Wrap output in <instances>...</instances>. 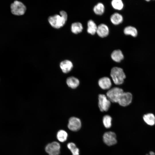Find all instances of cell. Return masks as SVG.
Listing matches in <instances>:
<instances>
[{
    "label": "cell",
    "mask_w": 155,
    "mask_h": 155,
    "mask_svg": "<svg viewBox=\"0 0 155 155\" xmlns=\"http://www.w3.org/2000/svg\"><path fill=\"white\" fill-rule=\"evenodd\" d=\"M60 14H56L48 18L49 24L54 28L58 29L63 27L67 20V15L65 11H61Z\"/></svg>",
    "instance_id": "cell-1"
},
{
    "label": "cell",
    "mask_w": 155,
    "mask_h": 155,
    "mask_svg": "<svg viewBox=\"0 0 155 155\" xmlns=\"http://www.w3.org/2000/svg\"><path fill=\"white\" fill-rule=\"evenodd\" d=\"M110 74L114 83L117 85L122 84L126 78L123 69L117 67H113L112 69Z\"/></svg>",
    "instance_id": "cell-2"
},
{
    "label": "cell",
    "mask_w": 155,
    "mask_h": 155,
    "mask_svg": "<svg viewBox=\"0 0 155 155\" xmlns=\"http://www.w3.org/2000/svg\"><path fill=\"white\" fill-rule=\"evenodd\" d=\"M11 13L16 16L22 15L25 13L26 7L22 2L16 0L12 3L10 5Z\"/></svg>",
    "instance_id": "cell-3"
},
{
    "label": "cell",
    "mask_w": 155,
    "mask_h": 155,
    "mask_svg": "<svg viewBox=\"0 0 155 155\" xmlns=\"http://www.w3.org/2000/svg\"><path fill=\"white\" fill-rule=\"evenodd\" d=\"M122 89L117 87L109 90L106 93V96L113 102H118L120 96L123 92Z\"/></svg>",
    "instance_id": "cell-4"
},
{
    "label": "cell",
    "mask_w": 155,
    "mask_h": 155,
    "mask_svg": "<svg viewBox=\"0 0 155 155\" xmlns=\"http://www.w3.org/2000/svg\"><path fill=\"white\" fill-rule=\"evenodd\" d=\"M60 148V144L57 142H53L46 145L45 150L49 155H59Z\"/></svg>",
    "instance_id": "cell-5"
},
{
    "label": "cell",
    "mask_w": 155,
    "mask_h": 155,
    "mask_svg": "<svg viewBox=\"0 0 155 155\" xmlns=\"http://www.w3.org/2000/svg\"><path fill=\"white\" fill-rule=\"evenodd\" d=\"M111 106V101L107 96L103 94L98 96V106L101 111H106Z\"/></svg>",
    "instance_id": "cell-6"
},
{
    "label": "cell",
    "mask_w": 155,
    "mask_h": 155,
    "mask_svg": "<svg viewBox=\"0 0 155 155\" xmlns=\"http://www.w3.org/2000/svg\"><path fill=\"white\" fill-rule=\"evenodd\" d=\"M81 127L80 119L75 117L70 118L68 121V127L70 130L76 131H78Z\"/></svg>",
    "instance_id": "cell-7"
},
{
    "label": "cell",
    "mask_w": 155,
    "mask_h": 155,
    "mask_svg": "<svg viewBox=\"0 0 155 155\" xmlns=\"http://www.w3.org/2000/svg\"><path fill=\"white\" fill-rule=\"evenodd\" d=\"M103 140L104 142L108 146L114 145L117 142L116 134L112 131L106 132L103 135Z\"/></svg>",
    "instance_id": "cell-8"
},
{
    "label": "cell",
    "mask_w": 155,
    "mask_h": 155,
    "mask_svg": "<svg viewBox=\"0 0 155 155\" xmlns=\"http://www.w3.org/2000/svg\"><path fill=\"white\" fill-rule=\"evenodd\" d=\"M132 100V95L131 93L123 92L120 96L118 103L122 106H125L131 103Z\"/></svg>",
    "instance_id": "cell-9"
},
{
    "label": "cell",
    "mask_w": 155,
    "mask_h": 155,
    "mask_svg": "<svg viewBox=\"0 0 155 155\" xmlns=\"http://www.w3.org/2000/svg\"><path fill=\"white\" fill-rule=\"evenodd\" d=\"M109 32V28L105 24H102L97 27L96 33L100 37L102 38L106 37L108 34Z\"/></svg>",
    "instance_id": "cell-10"
},
{
    "label": "cell",
    "mask_w": 155,
    "mask_h": 155,
    "mask_svg": "<svg viewBox=\"0 0 155 155\" xmlns=\"http://www.w3.org/2000/svg\"><path fill=\"white\" fill-rule=\"evenodd\" d=\"M60 67L62 72L64 73H66L71 70L73 67V64L71 61L66 60L60 63Z\"/></svg>",
    "instance_id": "cell-11"
},
{
    "label": "cell",
    "mask_w": 155,
    "mask_h": 155,
    "mask_svg": "<svg viewBox=\"0 0 155 155\" xmlns=\"http://www.w3.org/2000/svg\"><path fill=\"white\" fill-rule=\"evenodd\" d=\"M98 84L99 86L103 90L109 89L112 85L110 79L107 77H104L100 78L98 81Z\"/></svg>",
    "instance_id": "cell-12"
},
{
    "label": "cell",
    "mask_w": 155,
    "mask_h": 155,
    "mask_svg": "<svg viewBox=\"0 0 155 155\" xmlns=\"http://www.w3.org/2000/svg\"><path fill=\"white\" fill-rule=\"evenodd\" d=\"M143 119L145 123L149 126H152L155 125V116L152 113L144 114Z\"/></svg>",
    "instance_id": "cell-13"
},
{
    "label": "cell",
    "mask_w": 155,
    "mask_h": 155,
    "mask_svg": "<svg viewBox=\"0 0 155 155\" xmlns=\"http://www.w3.org/2000/svg\"><path fill=\"white\" fill-rule=\"evenodd\" d=\"M66 82L68 86L72 89L76 88L80 84L79 80L77 78L72 76L67 78Z\"/></svg>",
    "instance_id": "cell-14"
},
{
    "label": "cell",
    "mask_w": 155,
    "mask_h": 155,
    "mask_svg": "<svg viewBox=\"0 0 155 155\" xmlns=\"http://www.w3.org/2000/svg\"><path fill=\"white\" fill-rule=\"evenodd\" d=\"M111 57L115 61L119 62L123 59L124 56L120 50H116L112 52L111 54Z\"/></svg>",
    "instance_id": "cell-15"
},
{
    "label": "cell",
    "mask_w": 155,
    "mask_h": 155,
    "mask_svg": "<svg viewBox=\"0 0 155 155\" xmlns=\"http://www.w3.org/2000/svg\"><path fill=\"white\" fill-rule=\"evenodd\" d=\"M123 17L119 13H115L113 14L110 18L111 22L115 25H117L121 23L123 21Z\"/></svg>",
    "instance_id": "cell-16"
},
{
    "label": "cell",
    "mask_w": 155,
    "mask_h": 155,
    "mask_svg": "<svg viewBox=\"0 0 155 155\" xmlns=\"http://www.w3.org/2000/svg\"><path fill=\"white\" fill-rule=\"evenodd\" d=\"M87 26V31L88 33L93 35L96 33L97 26L93 21L92 20H89Z\"/></svg>",
    "instance_id": "cell-17"
},
{
    "label": "cell",
    "mask_w": 155,
    "mask_h": 155,
    "mask_svg": "<svg viewBox=\"0 0 155 155\" xmlns=\"http://www.w3.org/2000/svg\"><path fill=\"white\" fill-rule=\"evenodd\" d=\"M83 27L81 23L79 22L73 23L71 25V30L74 34H78L81 32Z\"/></svg>",
    "instance_id": "cell-18"
},
{
    "label": "cell",
    "mask_w": 155,
    "mask_h": 155,
    "mask_svg": "<svg viewBox=\"0 0 155 155\" xmlns=\"http://www.w3.org/2000/svg\"><path fill=\"white\" fill-rule=\"evenodd\" d=\"M68 137L67 133L63 130H59L57 133V138L60 142H63L67 140Z\"/></svg>",
    "instance_id": "cell-19"
},
{
    "label": "cell",
    "mask_w": 155,
    "mask_h": 155,
    "mask_svg": "<svg viewBox=\"0 0 155 155\" xmlns=\"http://www.w3.org/2000/svg\"><path fill=\"white\" fill-rule=\"evenodd\" d=\"M124 34L127 35H131L133 37L136 36L137 34V29L134 27L128 26L125 27L124 30Z\"/></svg>",
    "instance_id": "cell-20"
},
{
    "label": "cell",
    "mask_w": 155,
    "mask_h": 155,
    "mask_svg": "<svg viewBox=\"0 0 155 155\" xmlns=\"http://www.w3.org/2000/svg\"><path fill=\"white\" fill-rule=\"evenodd\" d=\"M104 5L102 3H99L94 6L93 11L96 14L100 15L104 13Z\"/></svg>",
    "instance_id": "cell-21"
},
{
    "label": "cell",
    "mask_w": 155,
    "mask_h": 155,
    "mask_svg": "<svg viewBox=\"0 0 155 155\" xmlns=\"http://www.w3.org/2000/svg\"><path fill=\"white\" fill-rule=\"evenodd\" d=\"M68 148L70 150L72 155H79V150L73 143L70 142L67 144Z\"/></svg>",
    "instance_id": "cell-22"
},
{
    "label": "cell",
    "mask_w": 155,
    "mask_h": 155,
    "mask_svg": "<svg viewBox=\"0 0 155 155\" xmlns=\"http://www.w3.org/2000/svg\"><path fill=\"white\" fill-rule=\"evenodd\" d=\"M111 3L113 7L115 9L121 10L123 8V4L121 0H113Z\"/></svg>",
    "instance_id": "cell-23"
},
{
    "label": "cell",
    "mask_w": 155,
    "mask_h": 155,
    "mask_svg": "<svg viewBox=\"0 0 155 155\" xmlns=\"http://www.w3.org/2000/svg\"><path fill=\"white\" fill-rule=\"evenodd\" d=\"M112 118L109 115H105L103 118V123L104 126L106 128H109L112 125Z\"/></svg>",
    "instance_id": "cell-24"
}]
</instances>
